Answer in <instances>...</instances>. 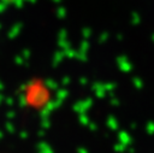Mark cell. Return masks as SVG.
Wrapping results in <instances>:
<instances>
[{
	"mask_svg": "<svg viewBox=\"0 0 154 153\" xmlns=\"http://www.w3.org/2000/svg\"><path fill=\"white\" fill-rule=\"evenodd\" d=\"M0 1H2V0H0Z\"/></svg>",
	"mask_w": 154,
	"mask_h": 153,
	"instance_id": "1",
	"label": "cell"
}]
</instances>
